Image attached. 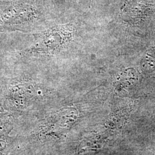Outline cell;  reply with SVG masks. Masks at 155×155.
<instances>
[{
    "instance_id": "7a4b0ae2",
    "label": "cell",
    "mask_w": 155,
    "mask_h": 155,
    "mask_svg": "<svg viewBox=\"0 0 155 155\" xmlns=\"http://www.w3.org/2000/svg\"><path fill=\"white\" fill-rule=\"evenodd\" d=\"M1 113H2V111H1V106H0V116L1 115Z\"/></svg>"
},
{
    "instance_id": "6da1fadb",
    "label": "cell",
    "mask_w": 155,
    "mask_h": 155,
    "mask_svg": "<svg viewBox=\"0 0 155 155\" xmlns=\"http://www.w3.org/2000/svg\"><path fill=\"white\" fill-rule=\"evenodd\" d=\"M37 15V11L33 4L25 2H15L2 9L1 26L4 29L11 28V25H20L33 20Z\"/></svg>"
}]
</instances>
